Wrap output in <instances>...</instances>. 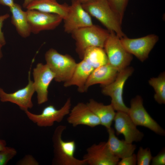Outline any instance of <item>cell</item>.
Masks as SVG:
<instances>
[{"instance_id":"52a82bcc","label":"cell","mask_w":165,"mask_h":165,"mask_svg":"<svg viewBox=\"0 0 165 165\" xmlns=\"http://www.w3.org/2000/svg\"><path fill=\"white\" fill-rule=\"evenodd\" d=\"M71 105V100L69 97L59 109L52 105H49L44 108L40 114L33 113L28 110L24 112L28 118L37 126L40 127H50L53 126L55 122H61L64 117L69 114Z\"/></svg>"},{"instance_id":"30bf717a","label":"cell","mask_w":165,"mask_h":165,"mask_svg":"<svg viewBox=\"0 0 165 165\" xmlns=\"http://www.w3.org/2000/svg\"><path fill=\"white\" fill-rule=\"evenodd\" d=\"M63 20L64 31L68 33L93 24L90 15L79 0H72L67 15Z\"/></svg>"},{"instance_id":"5bb4252c","label":"cell","mask_w":165,"mask_h":165,"mask_svg":"<svg viewBox=\"0 0 165 165\" xmlns=\"http://www.w3.org/2000/svg\"><path fill=\"white\" fill-rule=\"evenodd\" d=\"M83 159L89 165H116L119 160L112 153L106 141L93 144L88 148Z\"/></svg>"},{"instance_id":"d6986e66","label":"cell","mask_w":165,"mask_h":165,"mask_svg":"<svg viewBox=\"0 0 165 165\" xmlns=\"http://www.w3.org/2000/svg\"><path fill=\"white\" fill-rule=\"evenodd\" d=\"M94 68L83 60L77 63L72 75L70 79L64 82L65 87L76 86L80 93H84L85 85L90 74Z\"/></svg>"},{"instance_id":"4fadbf2b","label":"cell","mask_w":165,"mask_h":165,"mask_svg":"<svg viewBox=\"0 0 165 165\" xmlns=\"http://www.w3.org/2000/svg\"><path fill=\"white\" fill-rule=\"evenodd\" d=\"M30 71L28 72V83L24 87L11 93H6L0 87V101L1 102H9L15 104L24 112L33 107L32 97L35 91L33 82L31 79Z\"/></svg>"},{"instance_id":"d6a6232c","label":"cell","mask_w":165,"mask_h":165,"mask_svg":"<svg viewBox=\"0 0 165 165\" xmlns=\"http://www.w3.org/2000/svg\"><path fill=\"white\" fill-rule=\"evenodd\" d=\"M6 141L3 139H0V151L4 149L6 146Z\"/></svg>"},{"instance_id":"8992f818","label":"cell","mask_w":165,"mask_h":165,"mask_svg":"<svg viewBox=\"0 0 165 165\" xmlns=\"http://www.w3.org/2000/svg\"><path fill=\"white\" fill-rule=\"evenodd\" d=\"M103 48L108 63L118 72L128 67L132 60V55L126 50L120 38L113 32H109Z\"/></svg>"},{"instance_id":"5b68a950","label":"cell","mask_w":165,"mask_h":165,"mask_svg":"<svg viewBox=\"0 0 165 165\" xmlns=\"http://www.w3.org/2000/svg\"><path fill=\"white\" fill-rule=\"evenodd\" d=\"M134 68L128 66L119 72L115 79L112 82L102 86V94L111 98V104L115 111L128 113L129 108L125 104L123 93L125 84L128 78L132 75Z\"/></svg>"},{"instance_id":"ac0fdd59","label":"cell","mask_w":165,"mask_h":165,"mask_svg":"<svg viewBox=\"0 0 165 165\" xmlns=\"http://www.w3.org/2000/svg\"><path fill=\"white\" fill-rule=\"evenodd\" d=\"M108 138L107 143L112 153L115 156L122 159L133 154L136 146L129 143L124 140L119 139L115 135L114 129L111 127L107 129Z\"/></svg>"},{"instance_id":"7c38bea8","label":"cell","mask_w":165,"mask_h":165,"mask_svg":"<svg viewBox=\"0 0 165 165\" xmlns=\"http://www.w3.org/2000/svg\"><path fill=\"white\" fill-rule=\"evenodd\" d=\"M34 86L37 94L38 104L46 102L48 100V88L52 81L54 79L55 75L48 65L38 63L33 69Z\"/></svg>"},{"instance_id":"2e32d148","label":"cell","mask_w":165,"mask_h":165,"mask_svg":"<svg viewBox=\"0 0 165 165\" xmlns=\"http://www.w3.org/2000/svg\"><path fill=\"white\" fill-rule=\"evenodd\" d=\"M67 119L68 122L73 127L80 125L91 128L101 125L98 117L90 110L86 104L79 102L71 110Z\"/></svg>"},{"instance_id":"cb8c5ba5","label":"cell","mask_w":165,"mask_h":165,"mask_svg":"<svg viewBox=\"0 0 165 165\" xmlns=\"http://www.w3.org/2000/svg\"><path fill=\"white\" fill-rule=\"evenodd\" d=\"M155 92L154 98L160 104H165V73H161L158 77L151 78L148 81Z\"/></svg>"},{"instance_id":"3957f363","label":"cell","mask_w":165,"mask_h":165,"mask_svg":"<svg viewBox=\"0 0 165 165\" xmlns=\"http://www.w3.org/2000/svg\"><path fill=\"white\" fill-rule=\"evenodd\" d=\"M75 41L76 51L82 59L85 51L92 47L104 48L109 32L98 26L92 25L77 29L72 33Z\"/></svg>"},{"instance_id":"ffe728a7","label":"cell","mask_w":165,"mask_h":165,"mask_svg":"<svg viewBox=\"0 0 165 165\" xmlns=\"http://www.w3.org/2000/svg\"><path fill=\"white\" fill-rule=\"evenodd\" d=\"M69 8V6L66 4H59L56 0H34L26 8L57 14L63 20L67 15Z\"/></svg>"},{"instance_id":"d4e9b609","label":"cell","mask_w":165,"mask_h":165,"mask_svg":"<svg viewBox=\"0 0 165 165\" xmlns=\"http://www.w3.org/2000/svg\"><path fill=\"white\" fill-rule=\"evenodd\" d=\"M110 6L122 22L129 0H107Z\"/></svg>"},{"instance_id":"484cf974","label":"cell","mask_w":165,"mask_h":165,"mask_svg":"<svg viewBox=\"0 0 165 165\" xmlns=\"http://www.w3.org/2000/svg\"><path fill=\"white\" fill-rule=\"evenodd\" d=\"M136 156L138 165H150L152 157L150 149L148 148H144L142 147L139 148Z\"/></svg>"},{"instance_id":"83f0119b","label":"cell","mask_w":165,"mask_h":165,"mask_svg":"<svg viewBox=\"0 0 165 165\" xmlns=\"http://www.w3.org/2000/svg\"><path fill=\"white\" fill-rule=\"evenodd\" d=\"M38 162L31 155L27 154L17 162L18 165H38Z\"/></svg>"},{"instance_id":"f546056e","label":"cell","mask_w":165,"mask_h":165,"mask_svg":"<svg viewBox=\"0 0 165 165\" xmlns=\"http://www.w3.org/2000/svg\"><path fill=\"white\" fill-rule=\"evenodd\" d=\"M137 164L136 155L134 153L131 155L122 159L118 163V165H136Z\"/></svg>"},{"instance_id":"277c9868","label":"cell","mask_w":165,"mask_h":165,"mask_svg":"<svg viewBox=\"0 0 165 165\" xmlns=\"http://www.w3.org/2000/svg\"><path fill=\"white\" fill-rule=\"evenodd\" d=\"M45 57L46 64L55 75V81L64 82L70 79L77 64L71 56L51 48L46 52Z\"/></svg>"},{"instance_id":"e0dca14e","label":"cell","mask_w":165,"mask_h":165,"mask_svg":"<svg viewBox=\"0 0 165 165\" xmlns=\"http://www.w3.org/2000/svg\"><path fill=\"white\" fill-rule=\"evenodd\" d=\"M119 72L108 63L94 68L90 74L85 85L84 92L94 85H107L115 79Z\"/></svg>"},{"instance_id":"9c48e42d","label":"cell","mask_w":165,"mask_h":165,"mask_svg":"<svg viewBox=\"0 0 165 165\" xmlns=\"http://www.w3.org/2000/svg\"><path fill=\"white\" fill-rule=\"evenodd\" d=\"M159 40V37L154 34L135 38L126 36L120 38L121 41L126 50L135 56L141 62L145 61Z\"/></svg>"},{"instance_id":"d590c367","label":"cell","mask_w":165,"mask_h":165,"mask_svg":"<svg viewBox=\"0 0 165 165\" xmlns=\"http://www.w3.org/2000/svg\"><path fill=\"white\" fill-rule=\"evenodd\" d=\"M3 46L0 43V60L3 57L2 53V48Z\"/></svg>"},{"instance_id":"1f68e13d","label":"cell","mask_w":165,"mask_h":165,"mask_svg":"<svg viewBox=\"0 0 165 165\" xmlns=\"http://www.w3.org/2000/svg\"><path fill=\"white\" fill-rule=\"evenodd\" d=\"M14 3V0H0V4L9 8L12 6Z\"/></svg>"},{"instance_id":"6da1fadb","label":"cell","mask_w":165,"mask_h":165,"mask_svg":"<svg viewBox=\"0 0 165 165\" xmlns=\"http://www.w3.org/2000/svg\"><path fill=\"white\" fill-rule=\"evenodd\" d=\"M66 127L61 125L55 129L52 137L53 147V165H85L83 159L80 160L74 156L76 144L74 140L64 141L62 135Z\"/></svg>"},{"instance_id":"603a6c76","label":"cell","mask_w":165,"mask_h":165,"mask_svg":"<svg viewBox=\"0 0 165 165\" xmlns=\"http://www.w3.org/2000/svg\"><path fill=\"white\" fill-rule=\"evenodd\" d=\"M94 69L108 63L106 54L103 48L92 47L87 48L82 59Z\"/></svg>"},{"instance_id":"f1b7e54d","label":"cell","mask_w":165,"mask_h":165,"mask_svg":"<svg viewBox=\"0 0 165 165\" xmlns=\"http://www.w3.org/2000/svg\"><path fill=\"white\" fill-rule=\"evenodd\" d=\"M151 162L152 165H165V149H163L156 156L152 157Z\"/></svg>"},{"instance_id":"4316f807","label":"cell","mask_w":165,"mask_h":165,"mask_svg":"<svg viewBox=\"0 0 165 165\" xmlns=\"http://www.w3.org/2000/svg\"><path fill=\"white\" fill-rule=\"evenodd\" d=\"M17 151L14 148L6 146L0 151V165H6L17 154Z\"/></svg>"},{"instance_id":"836d02e7","label":"cell","mask_w":165,"mask_h":165,"mask_svg":"<svg viewBox=\"0 0 165 165\" xmlns=\"http://www.w3.org/2000/svg\"><path fill=\"white\" fill-rule=\"evenodd\" d=\"M34 0H24L23 4V7L24 8H26L27 6Z\"/></svg>"},{"instance_id":"44dd1931","label":"cell","mask_w":165,"mask_h":165,"mask_svg":"<svg viewBox=\"0 0 165 165\" xmlns=\"http://www.w3.org/2000/svg\"><path fill=\"white\" fill-rule=\"evenodd\" d=\"M86 104L99 119L101 125L105 127L107 129L111 127L116 113L111 104L105 105L91 99Z\"/></svg>"},{"instance_id":"ba28073f","label":"cell","mask_w":165,"mask_h":165,"mask_svg":"<svg viewBox=\"0 0 165 165\" xmlns=\"http://www.w3.org/2000/svg\"><path fill=\"white\" fill-rule=\"evenodd\" d=\"M128 114L137 126L146 127L161 136L165 135L163 129L149 115L144 108L143 100L140 95L132 99Z\"/></svg>"},{"instance_id":"e575fe53","label":"cell","mask_w":165,"mask_h":165,"mask_svg":"<svg viewBox=\"0 0 165 165\" xmlns=\"http://www.w3.org/2000/svg\"><path fill=\"white\" fill-rule=\"evenodd\" d=\"M79 1L82 4H84L89 2L97 1L98 0H79Z\"/></svg>"},{"instance_id":"7a4b0ae2","label":"cell","mask_w":165,"mask_h":165,"mask_svg":"<svg viewBox=\"0 0 165 165\" xmlns=\"http://www.w3.org/2000/svg\"><path fill=\"white\" fill-rule=\"evenodd\" d=\"M82 5L90 16L98 20L109 31L115 32L120 38L126 36L122 30V22L110 6L107 0L89 2Z\"/></svg>"},{"instance_id":"8fae6325","label":"cell","mask_w":165,"mask_h":165,"mask_svg":"<svg viewBox=\"0 0 165 165\" xmlns=\"http://www.w3.org/2000/svg\"><path fill=\"white\" fill-rule=\"evenodd\" d=\"M26 12L31 33L35 34L42 31L55 29L63 20L55 14L34 9H27Z\"/></svg>"},{"instance_id":"4dcf8cb0","label":"cell","mask_w":165,"mask_h":165,"mask_svg":"<svg viewBox=\"0 0 165 165\" xmlns=\"http://www.w3.org/2000/svg\"><path fill=\"white\" fill-rule=\"evenodd\" d=\"M10 16L8 13H6L0 16V43L3 46L5 45L6 42L3 32L2 31V28L3 22Z\"/></svg>"},{"instance_id":"9a60e30c","label":"cell","mask_w":165,"mask_h":165,"mask_svg":"<svg viewBox=\"0 0 165 165\" xmlns=\"http://www.w3.org/2000/svg\"><path fill=\"white\" fill-rule=\"evenodd\" d=\"M113 121L116 134L123 135L124 140L127 142L132 143L142 139L144 134L137 128L127 113L117 111Z\"/></svg>"},{"instance_id":"7402d4cb","label":"cell","mask_w":165,"mask_h":165,"mask_svg":"<svg viewBox=\"0 0 165 165\" xmlns=\"http://www.w3.org/2000/svg\"><path fill=\"white\" fill-rule=\"evenodd\" d=\"M11 13V22L15 27L18 34L24 38L29 37L31 33L26 11L16 3L9 8Z\"/></svg>"}]
</instances>
